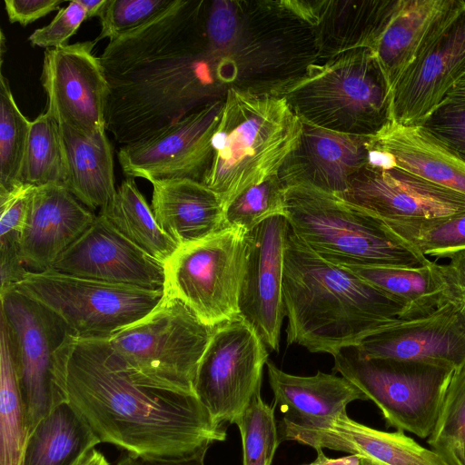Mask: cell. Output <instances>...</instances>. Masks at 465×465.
Instances as JSON below:
<instances>
[{"label": "cell", "instance_id": "26", "mask_svg": "<svg viewBox=\"0 0 465 465\" xmlns=\"http://www.w3.org/2000/svg\"><path fill=\"white\" fill-rule=\"evenodd\" d=\"M274 406L282 420L295 424H316L347 412L355 401H368L354 384L342 376L317 371L312 376L287 373L272 361L266 363Z\"/></svg>", "mask_w": 465, "mask_h": 465}, {"label": "cell", "instance_id": "30", "mask_svg": "<svg viewBox=\"0 0 465 465\" xmlns=\"http://www.w3.org/2000/svg\"><path fill=\"white\" fill-rule=\"evenodd\" d=\"M448 0H402L374 55L391 88L414 60Z\"/></svg>", "mask_w": 465, "mask_h": 465}, {"label": "cell", "instance_id": "3", "mask_svg": "<svg viewBox=\"0 0 465 465\" xmlns=\"http://www.w3.org/2000/svg\"><path fill=\"white\" fill-rule=\"evenodd\" d=\"M287 343L332 357L400 319L403 306L289 229L282 276Z\"/></svg>", "mask_w": 465, "mask_h": 465}, {"label": "cell", "instance_id": "11", "mask_svg": "<svg viewBox=\"0 0 465 465\" xmlns=\"http://www.w3.org/2000/svg\"><path fill=\"white\" fill-rule=\"evenodd\" d=\"M0 297L30 432L53 409L68 401L56 379L54 356L70 332L59 316L15 289Z\"/></svg>", "mask_w": 465, "mask_h": 465}, {"label": "cell", "instance_id": "46", "mask_svg": "<svg viewBox=\"0 0 465 465\" xmlns=\"http://www.w3.org/2000/svg\"><path fill=\"white\" fill-rule=\"evenodd\" d=\"M316 458L302 465H364V460L358 455L349 454L341 458L328 457L322 448L315 449Z\"/></svg>", "mask_w": 465, "mask_h": 465}, {"label": "cell", "instance_id": "34", "mask_svg": "<svg viewBox=\"0 0 465 465\" xmlns=\"http://www.w3.org/2000/svg\"><path fill=\"white\" fill-rule=\"evenodd\" d=\"M35 186L21 183L0 193V280L3 294L29 272L21 256V235Z\"/></svg>", "mask_w": 465, "mask_h": 465}, {"label": "cell", "instance_id": "50", "mask_svg": "<svg viewBox=\"0 0 465 465\" xmlns=\"http://www.w3.org/2000/svg\"><path fill=\"white\" fill-rule=\"evenodd\" d=\"M364 460V459H363ZM364 465H373L371 464V462H369L368 460H364Z\"/></svg>", "mask_w": 465, "mask_h": 465}, {"label": "cell", "instance_id": "9", "mask_svg": "<svg viewBox=\"0 0 465 465\" xmlns=\"http://www.w3.org/2000/svg\"><path fill=\"white\" fill-rule=\"evenodd\" d=\"M13 289L46 307L79 338H108L152 312L163 290L111 283L53 269L28 272Z\"/></svg>", "mask_w": 465, "mask_h": 465}, {"label": "cell", "instance_id": "25", "mask_svg": "<svg viewBox=\"0 0 465 465\" xmlns=\"http://www.w3.org/2000/svg\"><path fill=\"white\" fill-rule=\"evenodd\" d=\"M150 183L153 185L151 207L155 220L180 245L227 228L221 198L202 182L172 178Z\"/></svg>", "mask_w": 465, "mask_h": 465}, {"label": "cell", "instance_id": "49", "mask_svg": "<svg viewBox=\"0 0 465 465\" xmlns=\"http://www.w3.org/2000/svg\"><path fill=\"white\" fill-rule=\"evenodd\" d=\"M75 465H110L104 455L93 449L84 455Z\"/></svg>", "mask_w": 465, "mask_h": 465}, {"label": "cell", "instance_id": "17", "mask_svg": "<svg viewBox=\"0 0 465 465\" xmlns=\"http://www.w3.org/2000/svg\"><path fill=\"white\" fill-rule=\"evenodd\" d=\"M289 229L286 217L276 215L247 233L245 269L239 297V316L274 351H279L285 316L282 276Z\"/></svg>", "mask_w": 465, "mask_h": 465}, {"label": "cell", "instance_id": "22", "mask_svg": "<svg viewBox=\"0 0 465 465\" xmlns=\"http://www.w3.org/2000/svg\"><path fill=\"white\" fill-rule=\"evenodd\" d=\"M371 136L344 134L302 122L296 147L278 172L284 188L310 185L341 194L353 174L369 163Z\"/></svg>", "mask_w": 465, "mask_h": 465}, {"label": "cell", "instance_id": "44", "mask_svg": "<svg viewBox=\"0 0 465 465\" xmlns=\"http://www.w3.org/2000/svg\"><path fill=\"white\" fill-rule=\"evenodd\" d=\"M442 272L448 286L450 302L465 314V251L452 257L446 264H441Z\"/></svg>", "mask_w": 465, "mask_h": 465}, {"label": "cell", "instance_id": "8", "mask_svg": "<svg viewBox=\"0 0 465 465\" xmlns=\"http://www.w3.org/2000/svg\"><path fill=\"white\" fill-rule=\"evenodd\" d=\"M333 359V371L375 403L387 426L422 439L430 436L453 369L413 361L369 359L356 347L341 350Z\"/></svg>", "mask_w": 465, "mask_h": 465}, {"label": "cell", "instance_id": "32", "mask_svg": "<svg viewBox=\"0 0 465 465\" xmlns=\"http://www.w3.org/2000/svg\"><path fill=\"white\" fill-rule=\"evenodd\" d=\"M29 434L7 325L0 320V465H20Z\"/></svg>", "mask_w": 465, "mask_h": 465}, {"label": "cell", "instance_id": "5", "mask_svg": "<svg viewBox=\"0 0 465 465\" xmlns=\"http://www.w3.org/2000/svg\"><path fill=\"white\" fill-rule=\"evenodd\" d=\"M276 96L302 122L340 134L373 136L392 123L391 88L371 49L311 64Z\"/></svg>", "mask_w": 465, "mask_h": 465}, {"label": "cell", "instance_id": "10", "mask_svg": "<svg viewBox=\"0 0 465 465\" xmlns=\"http://www.w3.org/2000/svg\"><path fill=\"white\" fill-rule=\"evenodd\" d=\"M247 233L227 227L180 245L164 262V296L183 302L210 327L238 317Z\"/></svg>", "mask_w": 465, "mask_h": 465}, {"label": "cell", "instance_id": "13", "mask_svg": "<svg viewBox=\"0 0 465 465\" xmlns=\"http://www.w3.org/2000/svg\"><path fill=\"white\" fill-rule=\"evenodd\" d=\"M465 74V0H448L391 91L392 122L416 125Z\"/></svg>", "mask_w": 465, "mask_h": 465}, {"label": "cell", "instance_id": "2", "mask_svg": "<svg viewBox=\"0 0 465 465\" xmlns=\"http://www.w3.org/2000/svg\"><path fill=\"white\" fill-rule=\"evenodd\" d=\"M54 365L68 401L101 442L134 455L176 458L226 440L225 425L213 419L196 395L137 381L106 338L67 334Z\"/></svg>", "mask_w": 465, "mask_h": 465}, {"label": "cell", "instance_id": "7", "mask_svg": "<svg viewBox=\"0 0 465 465\" xmlns=\"http://www.w3.org/2000/svg\"><path fill=\"white\" fill-rule=\"evenodd\" d=\"M213 330L183 302L164 296L146 316L106 339L137 381L195 395L198 367Z\"/></svg>", "mask_w": 465, "mask_h": 465}, {"label": "cell", "instance_id": "6", "mask_svg": "<svg viewBox=\"0 0 465 465\" xmlns=\"http://www.w3.org/2000/svg\"><path fill=\"white\" fill-rule=\"evenodd\" d=\"M285 217L303 243L337 264L417 268L431 262L380 219L310 185L285 188Z\"/></svg>", "mask_w": 465, "mask_h": 465}, {"label": "cell", "instance_id": "42", "mask_svg": "<svg viewBox=\"0 0 465 465\" xmlns=\"http://www.w3.org/2000/svg\"><path fill=\"white\" fill-rule=\"evenodd\" d=\"M85 19V11L78 0L71 1L66 7L59 9L50 24L36 29L28 40L33 46L46 49L66 45Z\"/></svg>", "mask_w": 465, "mask_h": 465}, {"label": "cell", "instance_id": "1", "mask_svg": "<svg viewBox=\"0 0 465 465\" xmlns=\"http://www.w3.org/2000/svg\"><path fill=\"white\" fill-rule=\"evenodd\" d=\"M206 1L173 0L109 41L99 57L109 85L105 128L123 145L150 137L227 90L204 30Z\"/></svg>", "mask_w": 465, "mask_h": 465}, {"label": "cell", "instance_id": "29", "mask_svg": "<svg viewBox=\"0 0 465 465\" xmlns=\"http://www.w3.org/2000/svg\"><path fill=\"white\" fill-rule=\"evenodd\" d=\"M342 266L400 302V319L422 317L450 302L441 264L435 261L417 268Z\"/></svg>", "mask_w": 465, "mask_h": 465}, {"label": "cell", "instance_id": "47", "mask_svg": "<svg viewBox=\"0 0 465 465\" xmlns=\"http://www.w3.org/2000/svg\"><path fill=\"white\" fill-rule=\"evenodd\" d=\"M443 101L465 104V74L448 91Z\"/></svg>", "mask_w": 465, "mask_h": 465}, {"label": "cell", "instance_id": "41", "mask_svg": "<svg viewBox=\"0 0 465 465\" xmlns=\"http://www.w3.org/2000/svg\"><path fill=\"white\" fill-rule=\"evenodd\" d=\"M416 125L465 163V104L442 101Z\"/></svg>", "mask_w": 465, "mask_h": 465}, {"label": "cell", "instance_id": "20", "mask_svg": "<svg viewBox=\"0 0 465 465\" xmlns=\"http://www.w3.org/2000/svg\"><path fill=\"white\" fill-rule=\"evenodd\" d=\"M281 441L358 455L373 465H448L402 430L388 432L351 419L347 412L316 424L278 423Z\"/></svg>", "mask_w": 465, "mask_h": 465}, {"label": "cell", "instance_id": "38", "mask_svg": "<svg viewBox=\"0 0 465 465\" xmlns=\"http://www.w3.org/2000/svg\"><path fill=\"white\" fill-rule=\"evenodd\" d=\"M275 406H270L261 392L252 399L236 421L242 449V465H271L281 444Z\"/></svg>", "mask_w": 465, "mask_h": 465}, {"label": "cell", "instance_id": "39", "mask_svg": "<svg viewBox=\"0 0 465 465\" xmlns=\"http://www.w3.org/2000/svg\"><path fill=\"white\" fill-rule=\"evenodd\" d=\"M226 227L252 231L266 219L285 216V188L278 175L253 185L232 201L224 210Z\"/></svg>", "mask_w": 465, "mask_h": 465}, {"label": "cell", "instance_id": "45", "mask_svg": "<svg viewBox=\"0 0 465 465\" xmlns=\"http://www.w3.org/2000/svg\"><path fill=\"white\" fill-rule=\"evenodd\" d=\"M209 448L202 449L193 454L176 458H160L139 456L126 452L116 465H205V456Z\"/></svg>", "mask_w": 465, "mask_h": 465}, {"label": "cell", "instance_id": "43", "mask_svg": "<svg viewBox=\"0 0 465 465\" xmlns=\"http://www.w3.org/2000/svg\"><path fill=\"white\" fill-rule=\"evenodd\" d=\"M63 0H5V6L10 23L27 25L57 10Z\"/></svg>", "mask_w": 465, "mask_h": 465}, {"label": "cell", "instance_id": "19", "mask_svg": "<svg viewBox=\"0 0 465 465\" xmlns=\"http://www.w3.org/2000/svg\"><path fill=\"white\" fill-rule=\"evenodd\" d=\"M356 348L369 359L420 361L458 371L465 365V314L448 302L422 317L397 319Z\"/></svg>", "mask_w": 465, "mask_h": 465}, {"label": "cell", "instance_id": "37", "mask_svg": "<svg viewBox=\"0 0 465 465\" xmlns=\"http://www.w3.org/2000/svg\"><path fill=\"white\" fill-rule=\"evenodd\" d=\"M387 225L426 257L450 259L465 251V213L428 221Z\"/></svg>", "mask_w": 465, "mask_h": 465}, {"label": "cell", "instance_id": "31", "mask_svg": "<svg viewBox=\"0 0 465 465\" xmlns=\"http://www.w3.org/2000/svg\"><path fill=\"white\" fill-rule=\"evenodd\" d=\"M99 214L136 246L163 263L180 246L159 226L134 178L126 177L122 182L113 201Z\"/></svg>", "mask_w": 465, "mask_h": 465}, {"label": "cell", "instance_id": "40", "mask_svg": "<svg viewBox=\"0 0 465 465\" xmlns=\"http://www.w3.org/2000/svg\"><path fill=\"white\" fill-rule=\"evenodd\" d=\"M173 0H107L99 17L101 33L96 42L109 41L147 23L165 11Z\"/></svg>", "mask_w": 465, "mask_h": 465}, {"label": "cell", "instance_id": "24", "mask_svg": "<svg viewBox=\"0 0 465 465\" xmlns=\"http://www.w3.org/2000/svg\"><path fill=\"white\" fill-rule=\"evenodd\" d=\"M369 163L394 165L465 195V163L419 125L392 122L371 136Z\"/></svg>", "mask_w": 465, "mask_h": 465}, {"label": "cell", "instance_id": "4", "mask_svg": "<svg viewBox=\"0 0 465 465\" xmlns=\"http://www.w3.org/2000/svg\"><path fill=\"white\" fill-rule=\"evenodd\" d=\"M302 133V122L283 97L229 89L203 183L225 210L243 191L278 174Z\"/></svg>", "mask_w": 465, "mask_h": 465}, {"label": "cell", "instance_id": "36", "mask_svg": "<svg viewBox=\"0 0 465 465\" xmlns=\"http://www.w3.org/2000/svg\"><path fill=\"white\" fill-rule=\"evenodd\" d=\"M31 122L22 114L8 80H0V193L21 184Z\"/></svg>", "mask_w": 465, "mask_h": 465}, {"label": "cell", "instance_id": "23", "mask_svg": "<svg viewBox=\"0 0 465 465\" xmlns=\"http://www.w3.org/2000/svg\"><path fill=\"white\" fill-rule=\"evenodd\" d=\"M96 218L64 187H35L21 235V256L30 272L53 268Z\"/></svg>", "mask_w": 465, "mask_h": 465}, {"label": "cell", "instance_id": "15", "mask_svg": "<svg viewBox=\"0 0 465 465\" xmlns=\"http://www.w3.org/2000/svg\"><path fill=\"white\" fill-rule=\"evenodd\" d=\"M386 224L412 223L465 213V195L391 164L368 163L336 194Z\"/></svg>", "mask_w": 465, "mask_h": 465}, {"label": "cell", "instance_id": "12", "mask_svg": "<svg viewBox=\"0 0 465 465\" xmlns=\"http://www.w3.org/2000/svg\"><path fill=\"white\" fill-rule=\"evenodd\" d=\"M267 346L241 316L214 327L200 361L194 393L219 424H235L261 392Z\"/></svg>", "mask_w": 465, "mask_h": 465}, {"label": "cell", "instance_id": "21", "mask_svg": "<svg viewBox=\"0 0 465 465\" xmlns=\"http://www.w3.org/2000/svg\"><path fill=\"white\" fill-rule=\"evenodd\" d=\"M402 0L298 1L312 31L317 64L358 49L374 50Z\"/></svg>", "mask_w": 465, "mask_h": 465}, {"label": "cell", "instance_id": "48", "mask_svg": "<svg viewBox=\"0 0 465 465\" xmlns=\"http://www.w3.org/2000/svg\"><path fill=\"white\" fill-rule=\"evenodd\" d=\"M80 5L84 7L86 19L95 15H100L107 0H78Z\"/></svg>", "mask_w": 465, "mask_h": 465}, {"label": "cell", "instance_id": "16", "mask_svg": "<svg viewBox=\"0 0 465 465\" xmlns=\"http://www.w3.org/2000/svg\"><path fill=\"white\" fill-rule=\"evenodd\" d=\"M96 41L78 42L45 52L41 74L48 112L58 124L88 134L105 132L109 85Z\"/></svg>", "mask_w": 465, "mask_h": 465}, {"label": "cell", "instance_id": "28", "mask_svg": "<svg viewBox=\"0 0 465 465\" xmlns=\"http://www.w3.org/2000/svg\"><path fill=\"white\" fill-rule=\"evenodd\" d=\"M99 443L84 418L64 401L30 430L20 465H75Z\"/></svg>", "mask_w": 465, "mask_h": 465}, {"label": "cell", "instance_id": "14", "mask_svg": "<svg viewBox=\"0 0 465 465\" xmlns=\"http://www.w3.org/2000/svg\"><path fill=\"white\" fill-rule=\"evenodd\" d=\"M223 101L207 104L150 137L123 145L117 157L124 175L149 182L186 178L203 183L213 161V137Z\"/></svg>", "mask_w": 465, "mask_h": 465}, {"label": "cell", "instance_id": "27", "mask_svg": "<svg viewBox=\"0 0 465 465\" xmlns=\"http://www.w3.org/2000/svg\"><path fill=\"white\" fill-rule=\"evenodd\" d=\"M66 163L65 188L84 205L102 210L116 189L113 152L105 132L88 135L59 124Z\"/></svg>", "mask_w": 465, "mask_h": 465}, {"label": "cell", "instance_id": "33", "mask_svg": "<svg viewBox=\"0 0 465 465\" xmlns=\"http://www.w3.org/2000/svg\"><path fill=\"white\" fill-rule=\"evenodd\" d=\"M21 183L65 187L66 163L59 124L46 111L31 122Z\"/></svg>", "mask_w": 465, "mask_h": 465}, {"label": "cell", "instance_id": "35", "mask_svg": "<svg viewBox=\"0 0 465 465\" xmlns=\"http://www.w3.org/2000/svg\"><path fill=\"white\" fill-rule=\"evenodd\" d=\"M427 443L448 465H465V365L451 377Z\"/></svg>", "mask_w": 465, "mask_h": 465}, {"label": "cell", "instance_id": "18", "mask_svg": "<svg viewBox=\"0 0 465 465\" xmlns=\"http://www.w3.org/2000/svg\"><path fill=\"white\" fill-rule=\"evenodd\" d=\"M52 269L151 290H163L164 286V263L136 246L101 214Z\"/></svg>", "mask_w": 465, "mask_h": 465}]
</instances>
